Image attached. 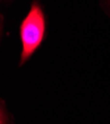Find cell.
I'll return each mask as SVG.
<instances>
[{
    "instance_id": "1",
    "label": "cell",
    "mask_w": 110,
    "mask_h": 124,
    "mask_svg": "<svg viewBox=\"0 0 110 124\" xmlns=\"http://www.w3.org/2000/svg\"><path fill=\"white\" fill-rule=\"evenodd\" d=\"M45 34V17L41 8L33 5L29 14L24 19L20 28L22 41L21 64L30 58L36 49L42 43Z\"/></svg>"
}]
</instances>
